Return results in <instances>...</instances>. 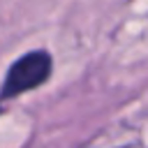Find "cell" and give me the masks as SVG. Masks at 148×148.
Returning a JSON list of instances; mask_svg holds the SVG:
<instances>
[{"instance_id":"6da1fadb","label":"cell","mask_w":148,"mask_h":148,"mask_svg":"<svg viewBox=\"0 0 148 148\" xmlns=\"http://www.w3.org/2000/svg\"><path fill=\"white\" fill-rule=\"evenodd\" d=\"M49 74H51V56L46 51L25 53L9 67L0 92H2V97H16L25 90L42 86L49 79Z\"/></svg>"}]
</instances>
